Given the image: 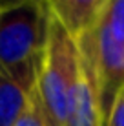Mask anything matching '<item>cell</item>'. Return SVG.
Returning a JSON list of instances; mask_svg holds the SVG:
<instances>
[{
  "label": "cell",
  "mask_w": 124,
  "mask_h": 126,
  "mask_svg": "<svg viewBox=\"0 0 124 126\" xmlns=\"http://www.w3.org/2000/svg\"><path fill=\"white\" fill-rule=\"evenodd\" d=\"M53 13L46 0L0 11V73L35 90L49 42Z\"/></svg>",
  "instance_id": "obj_1"
},
{
  "label": "cell",
  "mask_w": 124,
  "mask_h": 126,
  "mask_svg": "<svg viewBox=\"0 0 124 126\" xmlns=\"http://www.w3.org/2000/svg\"><path fill=\"white\" fill-rule=\"evenodd\" d=\"M79 79V46L77 38L53 16L49 42L40 77L37 80V95L44 108L49 126H66L68 110Z\"/></svg>",
  "instance_id": "obj_2"
},
{
  "label": "cell",
  "mask_w": 124,
  "mask_h": 126,
  "mask_svg": "<svg viewBox=\"0 0 124 126\" xmlns=\"http://www.w3.org/2000/svg\"><path fill=\"white\" fill-rule=\"evenodd\" d=\"M77 46H79V79L69 102L66 126H102L93 28L77 37Z\"/></svg>",
  "instance_id": "obj_3"
},
{
  "label": "cell",
  "mask_w": 124,
  "mask_h": 126,
  "mask_svg": "<svg viewBox=\"0 0 124 126\" xmlns=\"http://www.w3.org/2000/svg\"><path fill=\"white\" fill-rule=\"evenodd\" d=\"M53 16L77 38L93 28L106 0H46Z\"/></svg>",
  "instance_id": "obj_4"
},
{
  "label": "cell",
  "mask_w": 124,
  "mask_h": 126,
  "mask_svg": "<svg viewBox=\"0 0 124 126\" xmlns=\"http://www.w3.org/2000/svg\"><path fill=\"white\" fill-rule=\"evenodd\" d=\"M33 90L0 73V126H15L26 111Z\"/></svg>",
  "instance_id": "obj_5"
},
{
  "label": "cell",
  "mask_w": 124,
  "mask_h": 126,
  "mask_svg": "<svg viewBox=\"0 0 124 126\" xmlns=\"http://www.w3.org/2000/svg\"><path fill=\"white\" fill-rule=\"evenodd\" d=\"M15 126H49V121L44 113V108L40 104L37 90L31 92V99H29L28 108H26V111L22 113V117L18 119V123Z\"/></svg>",
  "instance_id": "obj_6"
},
{
  "label": "cell",
  "mask_w": 124,
  "mask_h": 126,
  "mask_svg": "<svg viewBox=\"0 0 124 126\" xmlns=\"http://www.w3.org/2000/svg\"><path fill=\"white\" fill-rule=\"evenodd\" d=\"M106 126H124V90L119 93V97L115 99Z\"/></svg>",
  "instance_id": "obj_7"
},
{
  "label": "cell",
  "mask_w": 124,
  "mask_h": 126,
  "mask_svg": "<svg viewBox=\"0 0 124 126\" xmlns=\"http://www.w3.org/2000/svg\"><path fill=\"white\" fill-rule=\"evenodd\" d=\"M29 2V0H0V11H6V9H11V7H16V6H22V4Z\"/></svg>",
  "instance_id": "obj_8"
}]
</instances>
